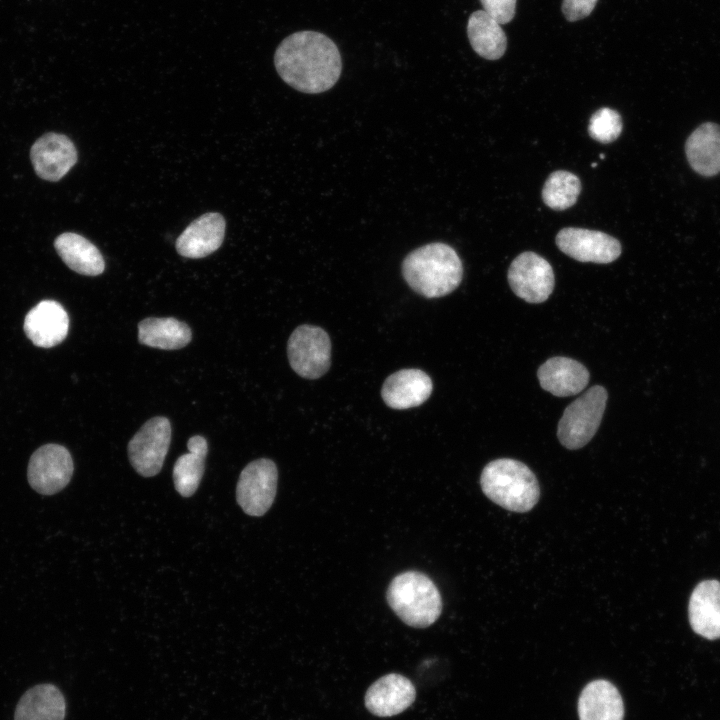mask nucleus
Masks as SVG:
<instances>
[{"label": "nucleus", "mask_w": 720, "mask_h": 720, "mask_svg": "<svg viewBox=\"0 0 720 720\" xmlns=\"http://www.w3.org/2000/svg\"><path fill=\"white\" fill-rule=\"evenodd\" d=\"M274 64L285 83L308 94L332 88L342 71L336 44L325 34L310 30L286 37L275 51Z\"/></svg>", "instance_id": "1"}, {"label": "nucleus", "mask_w": 720, "mask_h": 720, "mask_svg": "<svg viewBox=\"0 0 720 720\" xmlns=\"http://www.w3.org/2000/svg\"><path fill=\"white\" fill-rule=\"evenodd\" d=\"M402 274L416 293L426 298H438L459 286L463 265L451 246L434 242L410 252L403 260Z\"/></svg>", "instance_id": "2"}, {"label": "nucleus", "mask_w": 720, "mask_h": 720, "mask_svg": "<svg viewBox=\"0 0 720 720\" xmlns=\"http://www.w3.org/2000/svg\"><path fill=\"white\" fill-rule=\"evenodd\" d=\"M480 486L492 502L517 513L532 510L540 497L534 473L526 464L511 458L489 462L481 472Z\"/></svg>", "instance_id": "3"}, {"label": "nucleus", "mask_w": 720, "mask_h": 720, "mask_svg": "<svg viewBox=\"0 0 720 720\" xmlns=\"http://www.w3.org/2000/svg\"><path fill=\"white\" fill-rule=\"evenodd\" d=\"M386 597L395 614L415 628L430 626L442 611L438 588L427 575L417 571L397 575L391 581Z\"/></svg>", "instance_id": "4"}, {"label": "nucleus", "mask_w": 720, "mask_h": 720, "mask_svg": "<svg viewBox=\"0 0 720 720\" xmlns=\"http://www.w3.org/2000/svg\"><path fill=\"white\" fill-rule=\"evenodd\" d=\"M607 399L606 389L595 385L566 407L557 428L558 439L565 448L580 449L593 438L600 426Z\"/></svg>", "instance_id": "5"}, {"label": "nucleus", "mask_w": 720, "mask_h": 720, "mask_svg": "<svg viewBox=\"0 0 720 720\" xmlns=\"http://www.w3.org/2000/svg\"><path fill=\"white\" fill-rule=\"evenodd\" d=\"M287 355L290 366L299 376L317 379L330 367V338L320 327L298 326L288 340Z\"/></svg>", "instance_id": "6"}, {"label": "nucleus", "mask_w": 720, "mask_h": 720, "mask_svg": "<svg viewBox=\"0 0 720 720\" xmlns=\"http://www.w3.org/2000/svg\"><path fill=\"white\" fill-rule=\"evenodd\" d=\"M171 440V425L166 417L148 420L128 443V457L133 468L144 477L160 472Z\"/></svg>", "instance_id": "7"}, {"label": "nucleus", "mask_w": 720, "mask_h": 720, "mask_svg": "<svg viewBox=\"0 0 720 720\" xmlns=\"http://www.w3.org/2000/svg\"><path fill=\"white\" fill-rule=\"evenodd\" d=\"M278 470L266 458L250 462L241 472L236 487V499L250 516H262L271 507L277 490Z\"/></svg>", "instance_id": "8"}, {"label": "nucleus", "mask_w": 720, "mask_h": 720, "mask_svg": "<svg viewBox=\"0 0 720 720\" xmlns=\"http://www.w3.org/2000/svg\"><path fill=\"white\" fill-rule=\"evenodd\" d=\"M73 469L72 456L67 448L59 444H46L30 457L28 482L39 494L53 495L67 486Z\"/></svg>", "instance_id": "9"}, {"label": "nucleus", "mask_w": 720, "mask_h": 720, "mask_svg": "<svg viewBox=\"0 0 720 720\" xmlns=\"http://www.w3.org/2000/svg\"><path fill=\"white\" fill-rule=\"evenodd\" d=\"M508 282L512 291L528 303H542L554 288V273L549 262L534 252H523L511 263Z\"/></svg>", "instance_id": "10"}, {"label": "nucleus", "mask_w": 720, "mask_h": 720, "mask_svg": "<svg viewBox=\"0 0 720 720\" xmlns=\"http://www.w3.org/2000/svg\"><path fill=\"white\" fill-rule=\"evenodd\" d=\"M556 245L569 257L580 262L607 264L621 254L620 242L601 231L567 227L556 236Z\"/></svg>", "instance_id": "11"}, {"label": "nucleus", "mask_w": 720, "mask_h": 720, "mask_svg": "<svg viewBox=\"0 0 720 720\" xmlns=\"http://www.w3.org/2000/svg\"><path fill=\"white\" fill-rule=\"evenodd\" d=\"M35 173L42 179L56 182L77 162V150L65 135L49 132L38 138L30 150Z\"/></svg>", "instance_id": "12"}, {"label": "nucleus", "mask_w": 720, "mask_h": 720, "mask_svg": "<svg viewBox=\"0 0 720 720\" xmlns=\"http://www.w3.org/2000/svg\"><path fill=\"white\" fill-rule=\"evenodd\" d=\"M23 328L35 346L51 348L66 338L69 316L57 301L43 300L26 314Z\"/></svg>", "instance_id": "13"}, {"label": "nucleus", "mask_w": 720, "mask_h": 720, "mask_svg": "<svg viewBox=\"0 0 720 720\" xmlns=\"http://www.w3.org/2000/svg\"><path fill=\"white\" fill-rule=\"evenodd\" d=\"M415 699L416 689L413 683L403 675L390 673L368 688L365 706L378 717H390L402 713Z\"/></svg>", "instance_id": "14"}, {"label": "nucleus", "mask_w": 720, "mask_h": 720, "mask_svg": "<svg viewBox=\"0 0 720 720\" xmlns=\"http://www.w3.org/2000/svg\"><path fill=\"white\" fill-rule=\"evenodd\" d=\"M432 390V380L424 371L402 369L385 380L381 396L387 406L402 410L420 406Z\"/></svg>", "instance_id": "15"}, {"label": "nucleus", "mask_w": 720, "mask_h": 720, "mask_svg": "<svg viewBox=\"0 0 720 720\" xmlns=\"http://www.w3.org/2000/svg\"><path fill=\"white\" fill-rule=\"evenodd\" d=\"M225 236V220L219 213H206L192 223L176 240L177 252L187 258H203L215 252Z\"/></svg>", "instance_id": "16"}, {"label": "nucleus", "mask_w": 720, "mask_h": 720, "mask_svg": "<svg viewBox=\"0 0 720 720\" xmlns=\"http://www.w3.org/2000/svg\"><path fill=\"white\" fill-rule=\"evenodd\" d=\"M541 387L554 396L575 395L586 387L590 374L580 362L567 357H552L538 369Z\"/></svg>", "instance_id": "17"}, {"label": "nucleus", "mask_w": 720, "mask_h": 720, "mask_svg": "<svg viewBox=\"0 0 720 720\" xmlns=\"http://www.w3.org/2000/svg\"><path fill=\"white\" fill-rule=\"evenodd\" d=\"M688 611L696 634L709 640L720 638V582L699 583L691 594Z\"/></svg>", "instance_id": "18"}, {"label": "nucleus", "mask_w": 720, "mask_h": 720, "mask_svg": "<svg viewBox=\"0 0 720 720\" xmlns=\"http://www.w3.org/2000/svg\"><path fill=\"white\" fill-rule=\"evenodd\" d=\"M580 720H623L624 705L618 689L609 681L588 683L578 700Z\"/></svg>", "instance_id": "19"}, {"label": "nucleus", "mask_w": 720, "mask_h": 720, "mask_svg": "<svg viewBox=\"0 0 720 720\" xmlns=\"http://www.w3.org/2000/svg\"><path fill=\"white\" fill-rule=\"evenodd\" d=\"M66 702L58 687L50 683L29 688L19 699L14 720H64Z\"/></svg>", "instance_id": "20"}, {"label": "nucleus", "mask_w": 720, "mask_h": 720, "mask_svg": "<svg viewBox=\"0 0 720 720\" xmlns=\"http://www.w3.org/2000/svg\"><path fill=\"white\" fill-rule=\"evenodd\" d=\"M689 164L703 176L720 172V126L704 123L689 136L685 146Z\"/></svg>", "instance_id": "21"}, {"label": "nucleus", "mask_w": 720, "mask_h": 720, "mask_svg": "<svg viewBox=\"0 0 720 720\" xmlns=\"http://www.w3.org/2000/svg\"><path fill=\"white\" fill-rule=\"evenodd\" d=\"M54 247L63 262L73 271L97 276L105 269V262L99 249L85 237L65 232L54 241Z\"/></svg>", "instance_id": "22"}, {"label": "nucleus", "mask_w": 720, "mask_h": 720, "mask_svg": "<svg viewBox=\"0 0 720 720\" xmlns=\"http://www.w3.org/2000/svg\"><path fill=\"white\" fill-rule=\"evenodd\" d=\"M467 35L473 50L485 59L497 60L506 51L507 38L501 24L484 10L470 15Z\"/></svg>", "instance_id": "23"}, {"label": "nucleus", "mask_w": 720, "mask_h": 720, "mask_svg": "<svg viewBox=\"0 0 720 720\" xmlns=\"http://www.w3.org/2000/svg\"><path fill=\"white\" fill-rule=\"evenodd\" d=\"M192 338L190 327L175 318L150 317L138 324V340L141 344L163 350L185 347Z\"/></svg>", "instance_id": "24"}, {"label": "nucleus", "mask_w": 720, "mask_h": 720, "mask_svg": "<svg viewBox=\"0 0 720 720\" xmlns=\"http://www.w3.org/2000/svg\"><path fill=\"white\" fill-rule=\"evenodd\" d=\"M189 453L181 455L173 467V481L176 491L192 496L197 490L205 469L208 444L203 436H192L187 442Z\"/></svg>", "instance_id": "25"}, {"label": "nucleus", "mask_w": 720, "mask_h": 720, "mask_svg": "<svg viewBox=\"0 0 720 720\" xmlns=\"http://www.w3.org/2000/svg\"><path fill=\"white\" fill-rule=\"evenodd\" d=\"M580 191L581 182L575 174L557 170L545 181L542 198L553 210H565L576 203Z\"/></svg>", "instance_id": "26"}, {"label": "nucleus", "mask_w": 720, "mask_h": 720, "mask_svg": "<svg viewBox=\"0 0 720 720\" xmlns=\"http://www.w3.org/2000/svg\"><path fill=\"white\" fill-rule=\"evenodd\" d=\"M622 119L619 113L607 107L600 108L590 118L588 133L601 143L616 140L622 131Z\"/></svg>", "instance_id": "27"}, {"label": "nucleus", "mask_w": 720, "mask_h": 720, "mask_svg": "<svg viewBox=\"0 0 720 720\" xmlns=\"http://www.w3.org/2000/svg\"><path fill=\"white\" fill-rule=\"evenodd\" d=\"M517 0H480L483 10L500 24L509 23L515 16Z\"/></svg>", "instance_id": "28"}, {"label": "nucleus", "mask_w": 720, "mask_h": 720, "mask_svg": "<svg viewBox=\"0 0 720 720\" xmlns=\"http://www.w3.org/2000/svg\"><path fill=\"white\" fill-rule=\"evenodd\" d=\"M598 0H563L562 12L570 21H578L591 14Z\"/></svg>", "instance_id": "29"}]
</instances>
